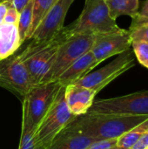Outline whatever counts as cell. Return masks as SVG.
Here are the masks:
<instances>
[{
    "label": "cell",
    "mask_w": 148,
    "mask_h": 149,
    "mask_svg": "<svg viewBox=\"0 0 148 149\" xmlns=\"http://www.w3.org/2000/svg\"><path fill=\"white\" fill-rule=\"evenodd\" d=\"M32 1L31 0L29 3L24 7V9L19 13L17 21V30L19 34V38L21 44L28 39L30 29L32 22Z\"/></svg>",
    "instance_id": "ffe728a7"
},
{
    "label": "cell",
    "mask_w": 148,
    "mask_h": 149,
    "mask_svg": "<svg viewBox=\"0 0 148 149\" xmlns=\"http://www.w3.org/2000/svg\"><path fill=\"white\" fill-rule=\"evenodd\" d=\"M112 18L120 16L134 17L139 12V0H105Z\"/></svg>",
    "instance_id": "2e32d148"
},
{
    "label": "cell",
    "mask_w": 148,
    "mask_h": 149,
    "mask_svg": "<svg viewBox=\"0 0 148 149\" xmlns=\"http://www.w3.org/2000/svg\"><path fill=\"white\" fill-rule=\"evenodd\" d=\"M116 20L109 14L105 0H85L79 17L71 24L64 27L70 36L75 34L99 35L119 30Z\"/></svg>",
    "instance_id": "277c9868"
},
{
    "label": "cell",
    "mask_w": 148,
    "mask_h": 149,
    "mask_svg": "<svg viewBox=\"0 0 148 149\" xmlns=\"http://www.w3.org/2000/svg\"><path fill=\"white\" fill-rule=\"evenodd\" d=\"M87 113L114 115H148V90L93 101Z\"/></svg>",
    "instance_id": "52a82bcc"
},
{
    "label": "cell",
    "mask_w": 148,
    "mask_h": 149,
    "mask_svg": "<svg viewBox=\"0 0 148 149\" xmlns=\"http://www.w3.org/2000/svg\"><path fill=\"white\" fill-rule=\"evenodd\" d=\"M3 1H4V0H0V3H1V2H3Z\"/></svg>",
    "instance_id": "f1b7e54d"
},
{
    "label": "cell",
    "mask_w": 148,
    "mask_h": 149,
    "mask_svg": "<svg viewBox=\"0 0 148 149\" xmlns=\"http://www.w3.org/2000/svg\"><path fill=\"white\" fill-rule=\"evenodd\" d=\"M69 34L63 30L50 40L43 42H31V44L19 53L29 72L33 85L40 84L51 69L59 45L64 42Z\"/></svg>",
    "instance_id": "3957f363"
},
{
    "label": "cell",
    "mask_w": 148,
    "mask_h": 149,
    "mask_svg": "<svg viewBox=\"0 0 148 149\" xmlns=\"http://www.w3.org/2000/svg\"><path fill=\"white\" fill-rule=\"evenodd\" d=\"M30 1L31 0H4L3 2H6L9 4V7H13L18 13H20Z\"/></svg>",
    "instance_id": "d4e9b609"
},
{
    "label": "cell",
    "mask_w": 148,
    "mask_h": 149,
    "mask_svg": "<svg viewBox=\"0 0 148 149\" xmlns=\"http://www.w3.org/2000/svg\"><path fill=\"white\" fill-rule=\"evenodd\" d=\"M133 52L139 63L148 69V43L147 42H133Z\"/></svg>",
    "instance_id": "7402d4cb"
},
{
    "label": "cell",
    "mask_w": 148,
    "mask_h": 149,
    "mask_svg": "<svg viewBox=\"0 0 148 149\" xmlns=\"http://www.w3.org/2000/svg\"><path fill=\"white\" fill-rule=\"evenodd\" d=\"M33 86L29 72L19 54L15 52L0 59V87L23 100Z\"/></svg>",
    "instance_id": "ba28073f"
},
{
    "label": "cell",
    "mask_w": 148,
    "mask_h": 149,
    "mask_svg": "<svg viewBox=\"0 0 148 149\" xmlns=\"http://www.w3.org/2000/svg\"><path fill=\"white\" fill-rule=\"evenodd\" d=\"M22 45L17 24H0V59L14 54Z\"/></svg>",
    "instance_id": "9a60e30c"
},
{
    "label": "cell",
    "mask_w": 148,
    "mask_h": 149,
    "mask_svg": "<svg viewBox=\"0 0 148 149\" xmlns=\"http://www.w3.org/2000/svg\"><path fill=\"white\" fill-rule=\"evenodd\" d=\"M96 35L75 34L62 42L56 52L54 62L41 83L57 81L58 77L79 58L91 51ZM40 83V84H41Z\"/></svg>",
    "instance_id": "5b68a950"
},
{
    "label": "cell",
    "mask_w": 148,
    "mask_h": 149,
    "mask_svg": "<svg viewBox=\"0 0 148 149\" xmlns=\"http://www.w3.org/2000/svg\"><path fill=\"white\" fill-rule=\"evenodd\" d=\"M132 40L128 30L120 28L117 31L95 36L92 52L99 64L106 59L130 49Z\"/></svg>",
    "instance_id": "30bf717a"
},
{
    "label": "cell",
    "mask_w": 148,
    "mask_h": 149,
    "mask_svg": "<svg viewBox=\"0 0 148 149\" xmlns=\"http://www.w3.org/2000/svg\"><path fill=\"white\" fill-rule=\"evenodd\" d=\"M65 89V86L61 87L52 106L35 132L36 140L46 148L77 117L72 113L66 104Z\"/></svg>",
    "instance_id": "8992f818"
},
{
    "label": "cell",
    "mask_w": 148,
    "mask_h": 149,
    "mask_svg": "<svg viewBox=\"0 0 148 149\" xmlns=\"http://www.w3.org/2000/svg\"><path fill=\"white\" fill-rule=\"evenodd\" d=\"M134 59L133 50L127 49L119 54L111 63L99 70L88 73L74 84L90 88L98 93L115 79L133 67L135 65Z\"/></svg>",
    "instance_id": "9c48e42d"
},
{
    "label": "cell",
    "mask_w": 148,
    "mask_h": 149,
    "mask_svg": "<svg viewBox=\"0 0 148 149\" xmlns=\"http://www.w3.org/2000/svg\"><path fill=\"white\" fill-rule=\"evenodd\" d=\"M148 148V130L142 135V137L129 149H147Z\"/></svg>",
    "instance_id": "484cf974"
},
{
    "label": "cell",
    "mask_w": 148,
    "mask_h": 149,
    "mask_svg": "<svg viewBox=\"0 0 148 149\" xmlns=\"http://www.w3.org/2000/svg\"><path fill=\"white\" fill-rule=\"evenodd\" d=\"M18 149H47L35 138V132H21Z\"/></svg>",
    "instance_id": "44dd1931"
},
{
    "label": "cell",
    "mask_w": 148,
    "mask_h": 149,
    "mask_svg": "<svg viewBox=\"0 0 148 149\" xmlns=\"http://www.w3.org/2000/svg\"><path fill=\"white\" fill-rule=\"evenodd\" d=\"M96 94L95 91L76 84L66 86L65 89L66 104L75 116L85 114L89 111Z\"/></svg>",
    "instance_id": "7c38bea8"
},
{
    "label": "cell",
    "mask_w": 148,
    "mask_h": 149,
    "mask_svg": "<svg viewBox=\"0 0 148 149\" xmlns=\"http://www.w3.org/2000/svg\"><path fill=\"white\" fill-rule=\"evenodd\" d=\"M140 14H142V15H147L148 16V0H147L143 5H142V8H141V10L139 12Z\"/></svg>",
    "instance_id": "83f0119b"
},
{
    "label": "cell",
    "mask_w": 148,
    "mask_h": 149,
    "mask_svg": "<svg viewBox=\"0 0 148 149\" xmlns=\"http://www.w3.org/2000/svg\"><path fill=\"white\" fill-rule=\"evenodd\" d=\"M117 141L118 138L95 141L85 149H117Z\"/></svg>",
    "instance_id": "603a6c76"
},
{
    "label": "cell",
    "mask_w": 148,
    "mask_h": 149,
    "mask_svg": "<svg viewBox=\"0 0 148 149\" xmlns=\"http://www.w3.org/2000/svg\"><path fill=\"white\" fill-rule=\"evenodd\" d=\"M18 17H19V13L17 11L16 9H14L13 7H8L6 14L4 16L3 23L17 24L18 21Z\"/></svg>",
    "instance_id": "cb8c5ba5"
},
{
    "label": "cell",
    "mask_w": 148,
    "mask_h": 149,
    "mask_svg": "<svg viewBox=\"0 0 148 149\" xmlns=\"http://www.w3.org/2000/svg\"><path fill=\"white\" fill-rule=\"evenodd\" d=\"M74 0H56L31 39L34 42L47 41L54 38L64 28L65 19Z\"/></svg>",
    "instance_id": "8fae6325"
},
{
    "label": "cell",
    "mask_w": 148,
    "mask_h": 149,
    "mask_svg": "<svg viewBox=\"0 0 148 149\" xmlns=\"http://www.w3.org/2000/svg\"><path fill=\"white\" fill-rule=\"evenodd\" d=\"M148 118V115H114L86 113L77 116L67 127L99 140L116 139Z\"/></svg>",
    "instance_id": "6da1fadb"
},
{
    "label": "cell",
    "mask_w": 148,
    "mask_h": 149,
    "mask_svg": "<svg viewBox=\"0 0 148 149\" xmlns=\"http://www.w3.org/2000/svg\"><path fill=\"white\" fill-rule=\"evenodd\" d=\"M133 42L148 43V16L139 12L132 17V24L128 29Z\"/></svg>",
    "instance_id": "e0dca14e"
},
{
    "label": "cell",
    "mask_w": 148,
    "mask_h": 149,
    "mask_svg": "<svg viewBox=\"0 0 148 149\" xmlns=\"http://www.w3.org/2000/svg\"><path fill=\"white\" fill-rule=\"evenodd\" d=\"M95 141L97 140L66 127L55 137L47 149H85Z\"/></svg>",
    "instance_id": "5bb4252c"
},
{
    "label": "cell",
    "mask_w": 148,
    "mask_h": 149,
    "mask_svg": "<svg viewBox=\"0 0 148 149\" xmlns=\"http://www.w3.org/2000/svg\"><path fill=\"white\" fill-rule=\"evenodd\" d=\"M62 86L58 81H51L31 87L22 100L21 132H36Z\"/></svg>",
    "instance_id": "7a4b0ae2"
},
{
    "label": "cell",
    "mask_w": 148,
    "mask_h": 149,
    "mask_svg": "<svg viewBox=\"0 0 148 149\" xmlns=\"http://www.w3.org/2000/svg\"><path fill=\"white\" fill-rule=\"evenodd\" d=\"M148 130V118L137 125L128 132L122 134L118 138L117 149H129L132 148Z\"/></svg>",
    "instance_id": "ac0fdd59"
},
{
    "label": "cell",
    "mask_w": 148,
    "mask_h": 149,
    "mask_svg": "<svg viewBox=\"0 0 148 149\" xmlns=\"http://www.w3.org/2000/svg\"><path fill=\"white\" fill-rule=\"evenodd\" d=\"M98 65L92 51L87 52L76 61H74L57 79V81L63 86H66L76 83L83 77L91 72Z\"/></svg>",
    "instance_id": "4fadbf2b"
},
{
    "label": "cell",
    "mask_w": 148,
    "mask_h": 149,
    "mask_svg": "<svg viewBox=\"0 0 148 149\" xmlns=\"http://www.w3.org/2000/svg\"><path fill=\"white\" fill-rule=\"evenodd\" d=\"M147 149H148V148H147Z\"/></svg>",
    "instance_id": "f546056e"
},
{
    "label": "cell",
    "mask_w": 148,
    "mask_h": 149,
    "mask_svg": "<svg viewBox=\"0 0 148 149\" xmlns=\"http://www.w3.org/2000/svg\"><path fill=\"white\" fill-rule=\"evenodd\" d=\"M8 7H9V4L6 2H1L0 3V24L3 23L4 16L6 14Z\"/></svg>",
    "instance_id": "4316f807"
},
{
    "label": "cell",
    "mask_w": 148,
    "mask_h": 149,
    "mask_svg": "<svg viewBox=\"0 0 148 149\" xmlns=\"http://www.w3.org/2000/svg\"><path fill=\"white\" fill-rule=\"evenodd\" d=\"M56 0H33L32 1V22L28 39H31L34 31L42 22L49 10Z\"/></svg>",
    "instance_id": "d6986e66"
}]
</instances>
